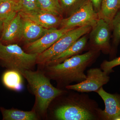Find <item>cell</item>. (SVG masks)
<instances>
[{"label": "cell", "instance_id": "1", "mask_svg": "<svg viewBox=\"0 0 120 120\" xmlns=\"http://www.w3.org/2000/svg\"><path fill=\"white\" fill-rule=\"evenodd\" d=\"M98 51L90 50L86 53L77 54L61 63L46 67L49 79L56 80L59 86H67L72 83L80 82L86 79L84 71L94 62Z\"/></svg>", "mask_w": 120, "mask_h": 120}, {"label": "cell", "instance_id": "2", "mask_svg": "<svg viewBox=\"0 0 120 120\" xmlns=\"http://www.w3.org/2000/svg\"><path fill=\"white\" fill-rule=\"evenodd\" d=\"M27 80L35 97L34 109L42 115H45L50 103L64 93L62 90L54 87L49 78L40 71L26 70L21 72Z\"/></svg>", "mask_w": 120, "mask_h": 120}, {"label": "cell", "instance_id": "3", "mask_svg": "<svg viewBox=\"0 0 120 120\" xmlns=\"http://www.w3.org/2000/svg\"><path fill=\"white\" fill-rule=\"evenodd\" d=\"M94 103L88 98L76 96L57 107L54 116L59 120H96L98 117L99 109Z\"/></svg>", "mask_w": 120, "mask_h": 120}, {"label": "cell", "instance_id": "4", "mask_svg": "<svg viewBox=\"0 0 120 120\" xmlns=\"http://www.w3.org/2000/svg\"><path fill=\"white\" fill-rule=\"evenodd\" d=\"M38 55L26 52L17 44L5 45L0 41V64L8 69L20 73L31 70L37 64Z\"/></svg>", "mask_w": 120, "mask_h": 120}, {"label": "cell", "instance_id": "5", "mask_svg": "<svg viewBox=\"0 0 120 120\" xmlns=\"http://www.w3.org/2000/svg\"><path fill=\"white\" fill-rule=\"evenodd\" d=\"M91 28V26H85L68 31L51 47L38 55L37 64L46 67L53 59L67 50L79 38L90 33Z\"/></svg>", "mask_w": 120, "mask_h": 120}, {"label": "cell", "instance_id": "6", "mask_svg": "<svg viewBox=\"0 0 120 120\" xmlns=\"http://www.w3.org/2000/svg\"><path fill=\"white\" fill-rule=\"evenodd\" d=\"M98 19V13L90 1L88 0L69 16L62 19L59 27L60 28L67 29L85 26L92 27Z\"/></svg>", "mask_w": 120, "mask_h": 120}, {"label": "cell", "instance_id": "7", "mask_svg": "<svg viewBox=\"0 0 120 120\" xmlns=\"http://www.w3.org/2000/svg\"><path fill=\"white\" fill-rule=\"evenodd\" d=\"M112 26L101 19H99L90 31V45L92 50L106 54L110 53Z\"/></svg>", "mask_w": 120, "mask_h": 120}, {"label": "cell", "instance_id": "8", "mask_svg": "<svg viewBox=\"0 0 120 120\" xmlns=\"http://www.w3.org/2000/svg\"><path fill=\"white\" fill-rule=\"evenodd\" d=\"M109 75L101 68H91L87 71L86 79L85 80L76 84L68 85L65 88L79 92H97L109 82Z\"/></svg>", "mask_w": 120, "mask_h": 120}, {"label": "cell", "instance_id": "9", "mask_svg": "<svg viewBox=\"0 0 120 120\" xmlns=\"http://www.w3.org/2000/svg\"><path fill=\"white\" fill-rule=\"evenodd\" d=\"M73 28H74L49 29L38 39L26 43L25 47L26 52L28 53L40 54L51 47L62 35Z\"/></svg>", "mask_w": 120, "mask_h": 120}, {"label": "cell", "instance_id": "10", "mask_svg": "<svg viewBox=\"0 0 120 120\" xmlns=\"http://www.w3.org/2000/svg\"><path fill=\"white\" fill-rule=\"evenodd\" d=\"M103 100L105 109H99L98 117L102 120H120V94L108 93L101 87L97 92Z\"/></svg>", "mask_w": 120, "mask_h": 120}, {"label": "cell", "instance_id": "11", "mask_svg": "<svg viewBox=\"0 0 120 120\" xmlns=\"http://www.w3.org/2000/svg\"><path fill=\"white\" fill-rule=\"evenodd\" d=\"M19 13L22 17L28 19L47 29L57 28L60 26L63 19L62 17L41 9L32 13Z\"/></svg>", "mask_w": 120, "mask_h": 120}, {"label": "cell", "instance_id": "12", "mask_svg": "<svg viewBox=\"0 0 120 120\" xmlns=\"http://www.w3.org/2000/svg\"><path fill=\"white\" fill-rule=\"evenodd\" d=\"M22 17L19 12L11 22L3 25L0 41L7 45L22 39Z\"/></svg>", "mask_w": 120, "mask_h": 120}, {"label": "cell", "instance_id": "13", "mask_svg": "<svg viewBox=\"0 0 120 120\" xmlns=\"http://www.w3.org/2000/svg\"><path fill=\"white\" fill-rule=\"evenodd\" d=\"M22 17V38H23L26 43L38 39L43 36L49 30L43 28L28 19Z\"/></svg>", "mask_w": 120, "mask_h": 120}, {"label": "cell", "instance_id": "14", "mask_svg": "<svg viewBox=\"0 0 120 120\" xmlns=\"http://www.w3.org/2000/svg\"><path fill=\"white\" fill-rule=\"evenodd\" d=\"M86 35L80 38L67 50L53 59L46 66L61 63L65 60L82 52L85 49L87 43Z\"/></svg>", "mask_w": 120, "mask_h": 120}, {"label": "cell", "instance_id": "15", "mask_svg": "<svg viewBox=\"0 0 120 120\" xmlns=\"http://www.w3.org/2000/svg\"><path fill=\"white\" fill-rule=\"evenodd\" d=\"M120 10V0H102L98 12L99 19H101L112 26L114 18Z\"/></svg>", "mask_w": 120, "mask_h": 120}, {"label": "cell", "instance_id": "16", "mask_svg": "<svg viewBox=\"0 0 120 120\" xmlns=\"http://www.w3.org/2000/svg\"><path fill=\"white\" fill-rule=\"evenodd\" d=\"M0 110L3 120H37L38 113L34 109L30 111H24L16 109H7L1 107Z\"/></svg>", "mask_w": 120, "mask_h": 120}, {"label": "cell", "instance_id": "17", "mask_svg": "<svg viewBox=\"0 0 120 120\" xmlns=\"http://www.w3.org/2000/svg\"><path fill=\"white\" fill-rule=\"evenodd\" d=\"M22 76L18 71L8 69L2 75V83L8 89L15 91H21L23 87Z\"/></svg>", "mask_w": 120, "mask_h": 120}, {"label": "cell", "instance_id": "18", "mask_svg": "<svg viewBox=\"0 0 120 120\" xmlns=\"http://www.w3.org/2000/svg\"><path fill=\"white\" fill-rule=\"evenodd\" d=\"M19 12L17 2L8 0L0 4V20L3 25L8 23Z\"/></svg>", "mask_w": 120, "mask_h": 120}, {"label": "cell", "instance_id": "19", "mask_svg": "<svg viewBox=\"0 0 120 120\" xmlns=\"http://www.w3.org/2000/svg\"><path fill=\"white\" fill-rule=\"evenodd\" d=\"M113 31L112 44L110 54L114 59L116 56L117 47L120 42V10L114 18L112 22Z\"/></svg>", "mask_w": 120, "mask_h": 120}, {"label": "cell", "instance_id": "20", "mask_svg": "<svg viewBox=\"0 0 120 120\" xmlns=\"http://www.w3.org/2000/svg\"><path fill=\"white\" fill-rule=\"evenodd\" d=\"M41 9L62 17L64 11L59 0H38Z\"/></svg>", "mask_w": 120, "mask_h": 120}, {"label": "cell", "instance_id": "21", "mask_svg": "<svg viewBox=\"0 0 120 120\" xmlns=\"http://www.w3.org/2000/svg\"><path fill=\"white\" fill-rule=\"evenodd\" d=\"M17 3L20 13H32L41 9L38 0H19Z\"/></svg>", "mask_w": 120, "mask_h": 120}, {"label": "cell", "instance_id": "22", "mask_svg": "<svg viewBox=\"0 0 120 120\" xmlns=\"http://www.w3.org/2000/svg\"><path fill=\"white\" fill-rule=\"evenodd\" d=\"M88 0H59V1L63 9L64 13V12H66L69 16L75 12Z\"/></svg>", "mask_w": 120, "mask_h": 120}, {"label": "cell", "instance_id": "23", "mask_svg": "<svg viewBox=\"0 0 120 120\" xmlns=\"http://www.w3.org/2000/svg\"><path fill=\"white\" fill-rule=\"evenodd\" d=\"M120 65V56L116 57L110 61L105 60L101 64V68L108 75L113 72V68Z\"/></svg>", "mask_w": 120, "mask_h": 120}, {"label": "cell", "instance_id": "24", "mask_svg": "<svg viewBox=\"0 0 120 120\" xmlns=\"http://www.w3.org/2000/svg\"><path fill=\"white\" fill-rule=\"evenodd\" d=\"M92 3L95 11L98 13L100 10L102 0H90Z\"/></svg>", "mask_w": 120, "mask_h": 120}, {"label": "cell", "instance_id": "25", "mask_svg": "<svg viewBox=\"0 0 120 120\" xmlns=\"http://www.w3.org/2000/svg\"><path fill=\"white\" fill-rule=\"evenodd\" d=\"M3 22L1 20H0V39L1 37V34L3 30Z\"/></svg>", "mask_w": 120, "mask_h": 120}, {"label": "cell", "instance_id": "26", "mask_svg": "<svg viewBox=\"0 0 120 120\" xmlns=\"http://www.w3.org/2000/svg\"><path fill=\"white\" fill-rule=\"evenodd\" d=\"M8 0H0V4H2L3 2L7 1Z\"/></svg>", "mask_w": 120, "mask_h": 120}, {"label": "cell", "instance_id": "27", "mask_svg": "<svg viewBox=\"0 0 120 120\" xmlns=\"http://www.w3.org/2000/svg\"><path fill=\"white\" fill-rule=\"evenodd\" d=\"M12 0L14 1H16V2H17L19 0Z\"/></svg>", "mask_w": 120, "mask_h": 120}]
</instances>
